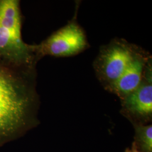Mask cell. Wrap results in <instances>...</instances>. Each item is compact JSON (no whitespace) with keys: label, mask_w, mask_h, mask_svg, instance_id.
<instances>
[{"label":"cell","mask_w":152,"mask_h":152,"mask_svg":"<svg viewBox=\"0 0 152 152\" xmlns=\"http://www.w3.org/2000/svg\"><path fill=\"white\" fill-rule=\"evenodd\" d=\"M135 144L141 152H152V125L133 124Z\"/></svg>","instance_id":"52a82bcc"},{"label":"cell","mask_w":152,"mask_h":152,"mask_svg":"<svg viewBox=\"0 0 152 152\" xmlns=\"http://www.w3.org/2000/svg\"><path fill=\"white\" fill-rule=\"evenodd\" d=\"M36 68L16 69L0 64V137L10 136L33 121L38 102Z\"/></svg>","instance_id":"6da1fadb"},{"label":"cell","mask_w":152,"mask_h":152,"mask_svg":"<svg viewBox=\"0 0 152 152\" xmlns=\"http://www.w3.org/2000/svg\"><path fill=\"white\" fill-rule=\"evenodd\" d=\"M125 152H141L136 146L135 142H134L132 144V147L131 148H127L125 150Z\"/></svg>","instance_id":"ba28073f"},{"label":"cell","mask_w":152,"mask_h":152,"mask_svg":"<svg viewBox=\"0 0 152 152\" xmlns=\"http://www.w3.org/2000/svg\"><path fill=\"white\" fill-rule=\"evenodd\" d=\"M139 48L122 38H114L100 48L93 66L98 80L106 90L119 79Z\"/></svg>","instance_id":"3957f363"},{"label":"cell","mask_w":152,"mask_h":152,"mask_svg":"<svg viewBox=\"0 0 152 152\" xmlns=\"http://www.w3.org/2000/svg\"><path fill=\"white\" fill-rule=\"evenodd\" d=\"M151 61L150 53L140 47L123 74L109 89V92L115 94L121 100L134 91L140 85Z\"/></svg>","instance_id":"8992f818"},{"label":"cell","mask_w":152,"mask_h":152,"mask_svg":"<svg viewBox=\"0 0 152 152\" xmlns=\"http://www.w3.org/2000/svg\"><path fill=\"white\" fill-rule=\"evenodd\" d=\"M122 114L133 124H142L150 121L152 117V61L147 66L140 85L121 99Z\"/></svg>","instance_id":"5b68a950"},{"label":"cell","mask_w":152,"mask_h":152,"mask_svg":"<svg viewBox=\"0 0 152 152\" xmlns=\"http://www.w3.org/2000/svg\"><path fill=\"white\" fill-rule=\"evenodd\" d=\"M75 17L65 26L53 33L39 44L33 45L37 61L44 56L69 57L79 54L89 47L85 31Z\"/></svg>","instance_id":"277c9868"},{"label":"cell","mask_w":152,"mask_h":152,"mask_svg":"<svg viewBox=\"0 0 152 152\" xmlns=\"http://www.w3.org/2000/svg\"><path fill=\"white\" fill-rule=\"evenodd\" d=\"M19 0H0V64L16 69L36 68L33 45L22 37Z\"/></svg>","instance_id":"7a4b0ae2"}]
</instances>
